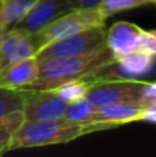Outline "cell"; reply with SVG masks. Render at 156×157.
<instances>
[{"label":"cell","instance_id":"18","mask_svg":"<svg viewBox=\"0 0 156 157\" xmlns=\"http://www.w3.org/2000/svg\"><path fill=\"white\" fill-rule=\"evenodd\" d=\"M144 4H148V2L146 0H101L98 8L101 11L102 17L107 19L113 14L141 7Z\"/></svg>","mask_w":156,"mask_h":157},{"label":"cell","instance_id":"13","mask_svg":"<svg viewBox=\"0 0 156 157\" xmlns=\"http://www.w3.org/2000/svg\"><path fill=\"white\" fill-rule=\"evenodd\" d=\"M36 0H6L0 3V29L8 30L32 8Z\"/></svg>","mask_w":156,"mask_h":157},{"label":"cell","instance_id":"7","mask_svg":"<svg viewBox=\"0 0 156 157\" xmlns=\"http://www.w3.org/2000/svg\"><path fill=\"white\" fill-rule=\"evenodd\" d=\"M24 98V113L25 121H40V120L61 119L65 113L68 102L58 97L53 90H26Z\"/></svg>","mask_w":156,"mask_h":157},{"label":"cell","instance_id":"19","mask_svg":"<svg viewBox=\"0 0 156 157\" xmlns=\"http://www.w3.org/2000/svg\"><path fill=\"white\" fill-rule=\"evenodd\" d=\"M138 51H142L148 55L156 57V29L144 30Z\"/></svg>","mask_w":156,"mask_h":157},{"label":"cell","instance_id":"4","mask_svg":"<svg viewBox=\"0 0 156 157\" xmlns=\"http://www.w3.org/2000/svg\"><path fill=\"white\" fill-rule=\"evenodd\" d=\"M105 39H107V28H105V25L94 26L91 29L76 33V35L53 41L44 48H41L36 54V58L39 61H43V59H53V58H68V57L82 55L88 51H93L94 48L104 44Z\"/></svg>","mask_w":156,"mask_h":157},{"label":"cell","instance_id":"17","mask_svg":"<svg viewBox=\"0 0 156 157\" xmlns=\"http://www.w3.org/2000/svg\"><path fill=\"white\" fill-rule=\"evenodd\" d=\"M24 90L0 88V117L7 116L24 108Z\"/></svg>","mask_w":156,"mask_h":157},{"label":"cell","instance_id":"25","mask_svg":"<svg viewBox=\"0 0 156 157\" xmlns=\"http://www.w3.org/2000/svg\"><path fill=\"white\" fill-rule=\"evenodd\" d=\"M3 2H6V0H0V3H3Z\"/></svg>","mask_w":156,"mask_h":157},{"label":"cell","instance_id":"2","mask_svg":"<svg viewBox=\"0 0 156 157\" xmlns=\"http://www.w3.org/2000/svg\"><path fill=\"white\" fill-rule=\"evenodd\" d=\"M102 131L97 125L75 124L65 119L40 120V121H24L14 132L7 152L28 147H41L50 145L66 144L90 132Z\"/></svg>","mask_w":156,"mask_h":157},{"label":"cell","instance_id":"15","mask_svg":"<svg viewBox=\"0 0 156 157\" xmlns=\"http://www.w3.org/2000/svg\"><path fill=\"white\" fill-rule=\"evenodd\" d=\"M25 121L22 110H17L7 116L0 117V155H4L7 152L8 144L13 138L14 132L18 130V127Z\"/></svg>","mask_w":156,"mask_h":157},{"label":"cell","instance_id":"3","mask_svg":"<svg viewBox=\"0 0 156 157\" xmlns=\"http://www.w3.org/2000/svg\"><path fill=\"white\" fill-rule=\"evenodd\" d=\"M107 19L102 17L98 7L96 8H72L71 11L64 15L58 17L57 19L44 26L41 30L32 33L35 44L37 47V52L53 41L68 36L76 35L83 30L91 29L94 26L105 25ZM36 52V54H37Z\"/></svg>","mask_w":156,"mask_h":157},{"label":"cell","instance_id":"20","mask_svg":"<svg viewBox=\"0 0 156 157\" xmlns=\"http://www.w3.org/2000/svg\"><path fill=\"white\" fill-rule=\"evenodd\" d=\"M138 102L144 106L156 102V81H144Z\"/></svg>","mask_w":156,"mask_h":157},{"label":"cell","instance_id":"23","mask_svg":"<svg viewBox=\"0 0 156 157\" xmlns=\"http://www.w3.org/2000/svg\"><path fill=\"white\" fill-rule=\"evenodd\" d=\"M3 35H4V30H2V29H0V39L3 37Z\"/></svg>","mask_w":156,"mask_h":157},{"label":"cell","instance_id":"11","mask_svg":"<svg viewBox=\"0 0 156 157\" xmlns=\"http://www.w3.org/2000/svg\"><path fill=\"white\" fill-rule=\"evenodd\" d=\"M142 33L144 29L138 25L129 21H119L107 29L105 44L118 61L124 55L138 51Z\"/></svg>","mask_w":156,"mask_h":157},{"label":"cell","instance_id":"6","mask_svg":"<svg viewBox=\"0 0 156 157\" xmlns=\"http://www.w3.org/2000/svg\"><path fill=\"white\" fill-rule=\"evenodd\" d=\"M144 81H130V80L96 81L88 88L86 98L94 108H101V106L113 105V103L138 102L140 101L141 87H142Z\"/></svg>","mask_w":156,"mask_h":157},{"label":"cell","instance_id":"8","mask_svg":"<svg viewBox=\"0 0 156 157\" xmlns=\"http://www.w3.org/2000/svg\"><path fill=\"white\" fill-rule=\"evenodd\" d=\"M71 10L69 0H36L26 15L19 19L13 28L32 35Z\"/></svg>","mask_w":156,"mask_h":157},{"label":"cell","instance_id":"10","mask_svg":"<svg viewBox=\"0 0 156 157\" xmlns=\"http://www.w3.org/2000/svg\"><path fill=\"white\" fill-rule=\"evenodd\" d=\"M36 52L37 47L30 33L15 28L6 30L0 39V71L22 59L36 57Z\"/></svg>","mask_w":156,"mask_h":157},{"label":"cell","instance_id":"22","mask_svg":"<svg viewBox=\"0 0 156 157\" xmlns=\"http://www.w3.org/2000/svg\"><path fill=\"white\" fill-rule=\"evenodd\" d=\"M99 3L101 0H69L72 8H96Z\"/></svg>","mask_w":156,"mask_h":157},{"label":"cell","instance_id":"14","mask_svg":"<svg viewBox=\"0 0 156 157\" xmlns=\"http://www.w3.org/2000/svg\"><path fill=\"white\" fill-rule=\"evenodd\" d=\"M93 78L86 77V78H75V80H69L65 83L60 84L55 87L53 91L57 92L58 97H61L65 102H73V101L86 98L88 88L93 86Z\"/></svg>","mask_w":156,"mask_h":157},{"label":"cell","instance_id":"21","mask_svg":"<svg viewBox=\"0 0 156 157\" xmlns=\"http://www.w3.org/2000/svg\"><path fill=\"white\" fill-rule=\"evenodd\" d=\"M141 121L151 123V124H156V102L146 105L144 108V113L141 116Z\"/></svg>","mask_w":156,"mask_h":157},{"label":"cell","instance_id":"24","mask_svg":"<svg viewBox=\"0 0 156 157\" xmlns=\"http://www.w3.org/2000/svg\"><path fill=\"white\" fill-rule=\"evenodd\" d=\"M148 3H154V4H156V0H146Z\"/></svg>","mask_w":156,"mask_h":157},{"label":"cell","instance_id":"16","mask_svg":"<svg viewBox=\"0 0 156 157\" xmlns=\"http://www.w3.org/2000/svg\"><path fill=\"white\" fill-rule=\"evenodd\" d=\"M94 109L96 108L88 102L87 98H82V99L69 102L68 105H66L65 113H64L62 119H65L66 121L75 123V124H84L86 125L88 117L93 114Z\"/></svg>","mask_w":156,"mask_h":157},{"label":"cell","instance_id":"1","mask_svg":"<svg viewBox=\"0 0 156 157\" xmlns=\"http://www.w3.org/2000/svg\"><path fill=\"white\" fill-rule=\"evenodd\" d=\"M115 61V57L105 43L93 51L76 57L39 61L37 78L28 86L26 90H54L65 81L93 77Z\"/></svg>","mask_w":156,"mask_h":157},{"label":"cell","instance_id":"9","mask_svg":"<svg viewBox=\"0 0 156 157\" xmlns=\"http://www.w3.org/2000/svg\"><path fill=\"white\" fill-rule=\"evenodd\" d=\"M145 106L138 102L127 103H113L96 108L86 125H97L101 130L112 128L116 125H123L127 123L141 121Z\"/></svg>","mask_w":156,"mask_h":157},{"label":"cell","instance_id":"5","mask_svg":"<svg viewBox=\"0 0 156 157\" xmlns=\"http://www.w3.org/2000/svg\"><path fill=\"white\" fill-rule=\"evenodd\" d=\"M156 72V57L148 55L142 51H134L115 61L93 76V81L102 80H130L144 81Z\"/></svg>","mask_w":156,"mask_h":157},{"label":"cell","instance_id":"12","mask_svg":"<svg viewBox=\"0 0 156 157\" xmlns=\"http://www.w3.org/2000/svg\"><path fill=\"white\" fill-rule=\"evenodd\" d=\"M39 75V61L36 57L22 59L0 71V88L22 90L33 83Z\"/></svg>","mask_w":156,"mask_h":157}]
</instances>
